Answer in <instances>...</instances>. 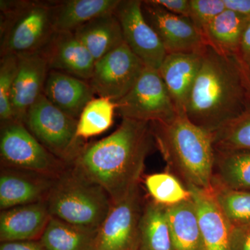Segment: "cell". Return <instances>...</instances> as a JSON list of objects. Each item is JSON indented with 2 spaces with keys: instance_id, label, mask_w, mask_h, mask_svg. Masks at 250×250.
Returning a JSON list of instances; mask_svg holds the SVG:
<instances>
[{
  "instance_id": "1",
  "label": "cell",
  "mask_w": 250,
  "mask_h": 250,
  "mask_svg": "<svg viewBox=\"0 0 250 250\" xmlns=\"http://www.w3.org/2000/svg\"><path fill=\"white\" fill-rule=\"evenodd\" d=\"M154 147L150 123L123 118L109 136L85 144L69 167L103 188L116 203L139 187L146 159Z\"/></svg>"
},
{
  "instance_id": "2",
  "label": "cell",
  "mask_w": 250,
  "mask_h": 250,
  "mask_svg": "<svg viewBox=\"0 0 250 250\" xmlns=\"http://www.w3.org/2000/svg\"><path fill=\"white\" fill-rule=\"evenodd\" d=\"M250 106L248 80L240 62L208 46L186 103V116L213 134Z\"/></svg>"
},
{
  "instance_id": "3",
  "label": "cell",
  "mask_w": 250,
  "mask_h": 250,
  "mask_svg": "<svg viewBox=\"0 0 250 250\" xmlns=\"http://www.w3.org/2000/svg\"><path fill=\"white\" fill-rule=\"evenodd\" d=\"M151 127L156 147L169 172L186 186L210 192L214 177L213 135L192 123L184 113Z\"/></svg>"
},
{
  "instance_id": "4",
  "label": "cell",
  "mask_w": 250,
  "mask_h": 250,
  "mask_svg": "<svg viewBox=\"0 0 250 250\" xmlns=\"http://www.w3.org/2000/svg\"><path fill=\"white\" fill-rule=\"evenodd\" d=\"M46 202L51 217L92 229L100 228L113 204L103 188L69 166L56 179Z\"/></svg>"
},
{
  "instance_id": "5",
  "label": "cell",
  "mask_w": 250,
  "mask_h": 250,
  "mask_svg": "<svg viewBox=\"0 0 250 250\" xmlns=\"http://www.w3.org/2000/svg\"><path fill=\"white\" fill-rule=\"evenodd\" d=\"M1 56L38 52L54 32L51 1H0Z\"/></svg>"
},
{
  "instance_id": "6",
  "label": "cell",
  "mask_w": 250,
  "mask_h": 250,
  "mask_svg": "<svg viewBox=\"0 0 250 250\" xmlns=\"http://www.w3.org/2000/svg\"><path fill=\"white\" fill-rule=\"evenodd\" d=\"M78 120L56 107L42 94L26 115L24 124L49 151L67 166L85 146L77 135Z\"/></svg>"
},
{
  "instance_id": "7",
  "label": "cell",
  "mask_w": 250,
  "mask_h": 250,
  "mask_svg": "<svg viewBox=\"0 0 250 250\" xmlns=\"http://www.w3.org/2000/svg\"><path fill=\"white\" fill-rule=\"evenodd\" d=\"M1 167L59 177L68 166L56 157L33 136L22 122L1 125Z\"/></svg>"
},
{
  "instance_id": "8",
  "label": "cell",
  "mask_w": 250,
  "mask_h": 250,
  "mask_svg": "<svg viewBox=\"0 0 250 250\" xmlns=\"http://www.w3.org/2000/svg\"><path fill=\"white\" fill-rule=\"evenodd\" d=\"M115 103L122 118L134 121L167 122L179 114L159 70L148 67L129 93Z\"/></svg>"
},
{
  "instance_id": "9",
  "label": "cell",
  "mask_w": 250,
  "mask_h": 250,
  "mask_svg": "<svg viewBox=\"0 0 250 250\" xmlns=\"http://www.w3.org/2000/svg\"><path fill=\"white\" fill-rule=\"evenodd\" d=\"M146 67L124 42L95 62L88 82L100 98L117 102L129 93Z\"/></svg>"
},
{
  "instance_id": "10",
  "label": "cell",
  "mask_w": 250,
  "mask_h": 250,
  "mask_svg": "<svg viewBox=\"0 0 250 250\" xmlns=\"http://www.w3.org/2000/svg\"><path fill=\"white\" fill-rule=\"evenodd\" d=\"M143 207L139 187L123 200L113 203L98 229L95 250H138Z\"/></svg>"
},
{
  "instance_id": "11",
  "label": "cell",
  "mask_w": 250,
  "mask_h": 250,
  "mask_svg": "<svg viewBox=\"0 0 250 250\" xmlns=\"http://www.w3.org/2000/svg\"><path fill=\"white\" fill-rule=\"evenodd\" d=\"M143 1L121 0L114 14L125 43L146 67L159 70L167 55L159 36L143 16Z\"/></svg>"
},
{
  "instance_id": "12",
  "label": "cell",
  "mask_w": 250,
  "mask_h": 250,
  "mask_svg": "<svg viewBox=\"0 0 250 250\" xmlns=\"http://www.w3.org/2000/svg\"><path fill=\"white\" fill-rule=\"evenodd\" d=\"M142 11L167 54L205 53L208 46L190 18L172 14L152 0L143 1Z\"/></svg>"
},
{
  "instance_id": "13",
  "label": "cell",
  "mask_w": 250,
  "mask_h": 250,
  "mask_svg": "<svg viewBox=\"0 0 250 250\" xmlns=\"http://www.w3.org/2000/svg\"><path fill=\"white\" fill-rule=\"evenodd\" d=\"M39 52L45 59L49 70L85 81L93 75L95 59L74 33L54 31Z\"/></svg>"
},
{
  "instance_id": "14",
  "label": "cell",
  "mask_w": 250,
  "mask_h": 250,
  "mask_svg": "<svg viewBox=\"0 0 250 250\" xmlns=\"http://www.w3.org/2000/svg\"><path fill=\"white\" fill-rule=\"evenodd\" d=\"M18 71L11 93L14 121L24 123L29 108L43 94L49 71L45 59L39 52L18 55Z\"/></svg>"
},
{
  "instance_id": "15",
  "label": "cell",
  "mask_w": 250,
  "mask_h": 250,
  "mask_svg": "<svg viewBox=\"0 0 250 250\" xmlns=\"http://www.w3.org/2000/svg\"><path fill=\"white\" fill-rule=\"evenodd\" d=\"M56 179L31 171L1 167L0 209L46 201Z\"/></svg>"
},
{
  "instance_id": "16",
  "label": "cell",
  "mask_w": 250,
  "mask_h": 250,
  "mask_svg": "<svg viewBox=\"0 0 250 250\" xmlns=\"http://www.w3.org/2000/svg\"><path fill=\"white\" fill-rule=\"evenodd\" d=\"M50 218L46 201L1 210L0 241H39Z\"/></svg>"
},
{
  "instance_id": "17",
  "label": "cell",
  "mask_w": 250,
  "mask_h": 250,
  "mask_svg": "<svg viewBox=\"0 0 250 250\" xmlns=\"http://www.w3.org/2000/svg\"><path fill=\"white\" fill-rule=\"evenodd\" d=\"M203 55L193 52L168 54L159 67V74L179 114L184 113L188 98L201 67Z\"/></svg>"
},
{
  "instance_id": "18",
  "label": "cell",
  "mask_w": 250,
  "mask_h": 250,
  "mask_svg": "<svg viewBox=\"0 0 250 250\" xmlns=\"http://www.w3.org/2000/svg\"><path fill=\"white\" fill-rule=\"evenodd\" d=\"M43 94L56 107L79 120L95 93L89 82L64 72L49 70Z\"/></svg>"
},
{
  "instance_id": "19",
  "label": "cell",
  "mask_w": 250,
  "mask_h": 250,
  "mask_svg": "<svg viewBox=\"0 0 250 250\" xmlns=\"http://www.w3.org/2000/svg\"><path fill=\"white\" fill-rule=\"evenodd\" d=\"M195 203L206 250H231V228L210 192L187 187Z\"/></svg>"
},
{
  "instance_id": "20",
  "label": "cell",
  "mask_w": 250,
  "mask_h": 250,
  "mask_svg": "<svg viewBox=\"0 0 250 250\" xmlns=\"http://www.w3.org/2000/svg\"><path fill=\"white\" fill-rule=\"evenodd\" d=\"M121 0L51 1L54 31L74 33L94 18L114 14Z\"/></svg>"
},
{
  "instance_id": "21",
  "label": "cell",
  "mask_w": 250,
  "mask_h": 250,
  "mask_svg": "<svg viewBox=\"0 0 250 250\" xmlns=\"http://www.w3.org/2000/svg\"><path fill=\"white\" fill-rule=\"evenodd\" d=\"M74 34L95 62L125 42L121 24L114 14L94 18L78 28Z\"/></svg>"
},
{
  "instance_id": "22",
  "label": "cell",
  "mask_w": 250,
  "mask_h": 250,
  "mask_svg": "<svg viewBox=\"0 0 250 250\" xmlns=\"http://www.w3.org/2000/svg\"><path fill=\"white\" fill-rule=\"evenodd\" d=\"M172 250H206L198 214L192 198L166 207Z\"/></svg>"
},
{
  "instance_id": "23",
  "label": "cell",
  "mask_w": 250,
  "mask_h": 250,
  "mask_svg": "<svg viewBox=\"0 0 250 250\" xmlns=\"http://www.w3.org/2000/svg\"><path fill=\"white\" fill-rule=\"evenodd\" d=\"M250 18L226 9L202 32L207 46L225 56L236 57Z\"/></svg>"
},
{
  "instance_id": "24",
  "label": "cell",
  "mask_w": 250,
  "mask_h": 250,
  "mask_svg": "<svg viewBox=\"0 0 250 250\" xmlns=\"http://www.w3.org/2000/svg\"><path fill=\"white\" fill-rule=\"evenodd\" d=\"M98 231L51 217L39 241L46 250H95Z\"/></svg>"
},
{
  "instance_id": "25",
  "label": "cell",
  "mask_w": 250,
  "mask_h": 250,
  "mask_svg": "<svg viewBox=\"0 0 250 250\" xmlns=\"http://www.w3.org/2000/svg\"><path fill=\"white\" fill-rule=\"evenodd\" d=\"M166 207L153 200L145 204L140 221L138 250H172Z\"/></svg>"
},
{
  "instance_id": "26",
  "label": "cell",
  "mask_w": 250,
  "mask_h": 250,
  "mask_svg": "<svg viewBox=\"0 0 250 250\" xmlns=\"http://www.w3.org/2000/svg\"><path fill=\"white\" fill-rule=\"evenodd\" d=\"M213 180L229 188L250 191V150H215Z\"/></svg>"
},
{
  "instance_id": "27",
  "label": "cell",
  "mask_w": 250,
  "mask_h": 250,
  "mask_svg": "<svg viewBox=\"0 0 250 250\" xmlns=\"http://www.w3.org/2000/svg\"><path fill=\"white\" fill-rule=\"evenodd\" d=\"M210 192L231 228L250 225V191L229 188L213 180Z\"/></svg>"
},
{
  "instance_id": "28",
  "label": "cell",
  "mask_w": 250,
  "mask_h": 250,
  "mask_svg": "<svg viewBox=\"0 0 250 250\" xmlns=\"http://www.w3.org/2000/svg\"><path fill=\"white\" fill-rule=\"evenodd\" d=\"M117 105L108 98H94L83 108L77 123L79 139L86 140L103 134L113 123Z\"/></svg>"
},
{
  "instance_id": "29",
  "label": "cell",
  "mask_w": 250,
  "mask_h": 250,
  "mask_svg": "<svg viewBox=\"0 0 250 250\" xmlns=\"http://www.w3.org/2000/svg\"><path fill=\"white\" fill-rule=\"evenodd\" d=\"M145 184L153 201L165 207L176 205L191 198L187 187L169 171L147 175Z\"/></svg>"
},
{
  "instance_id": "30",
  "label": "cell",
  "mask_w": 250,
  "mask_h": 250,
  "mask_svg": "<svg viewBox=\"0 0 250 250\" xmlns=\"http://www.w3.org/2000/svg\"><path fill=\"white\" fill-rule=\"evenodd\" d=\"M212 135L215 150H250V106Z\"/></svg>"
},
{
  "instance_id": "31",
  "label": "cell",
  "mask_w": 250,
  "mask_h": 250,
  "mask_svg": "<svg viewBox=\"0 0 250 250\" xmlns=\"http://www.w3.org/2000/svg\"><path fill=\"white\" fill-rule=\"evenodd\" d=\"M18 57L9 54L0 59V122L1 124L14 121L11 93L18 71Z\"/></svg>"
},
{
  "instance_id": "32",
  "label": "cell",
  "mask_w": 250,
  "mask_h": 250,
  "mask_svg": "<svg viewBox=\"0 0 250 250\" xmlns=\"http://www.w3.org/2000/svg\"><path fill=\"white\" fill-rule=\"evenodd\" d=\"M226 9L224 0H190L189 18L201 33Z\"/></svg>"
},
{
  "instance_id": "33",
  "label": "cell",
  "mask_w": 250,
  "mask_h": 250,
  "mask_svg": "<svg viewBox=\"0 0 250 250\" xmlns=\"http://www.w3.org/2000/svg\"><path fill=\"white\" fill-rule=\"evenodd\" d=\"M236 58L247 77H250V21L243 32Z\"/></svg>"
},
{
  "instance_id": "34",
  "label": "cell",
  "mask_w": 250,
  "mask_h": 250,
  "mask_svg": "<svg viewBox=\"0 0 250 250\" xmlns=\"http://www.w3.org/2000/svg\"><path fill=\"white\" fill-rule=\"evenodd\" d=\"M231 248V250H250V225L232 228Z\"/></svg>"
},
{
  "instance_id": "35",
  "label": "cell",
  "mask_w": 250,
  "mask_h": 250,
  "mask_svg": "<svg viewBox=\"0 0 250 250\" xmlns=\"http://www.w3.org/2000/svg\"><path fill=\"white\" fill-rule=\"evenodd\" d=\"M154 4L168 11L172 14L189 18L190 0H152Z\"/></svg>"
},
{
  "instance_id": "36",
  "label": "cell",
  "mask_w": 250,
  "mask_h": 250,
  "mask_svg": "<svg viewBox=\"0 0 250 250\" xmlns=\"http://www.w3.org/2000/svg\"><path fill=\"white\" fill-rule=\"evenodd\" d=\"M0 250H46L39 241L1 243Z\"/></svg>"
},
{
  "instance_id": "37",
  "label": "cell",
  "mask_w": 250,
  "mask_h": 250,
  "mask_svg": "<svg viewBox=\"0 0 250 250\" xmlns=\"http://www.w3.org/2000/svg\"><path fill=\"white\" fill-rule=\"evenodd\" d=\"M226 9L250 18V0H224Z\"/></svg>"
},
{
  "instance_id": "38",
  "label": "cell",
  "mask_w": 250,
  "mask_h": 250,
  "mask_svg": "<svg viewBox=\"0 0 250 250\" xmlns=\"http://www.w3.org/2000/svg\"><path fill=\"white\" fill-rule=\"evenodd\" d=\"M246 77H247V80H248V88H249V94H250V77L246 76Z\"/></svg>"
}]
</instances>
